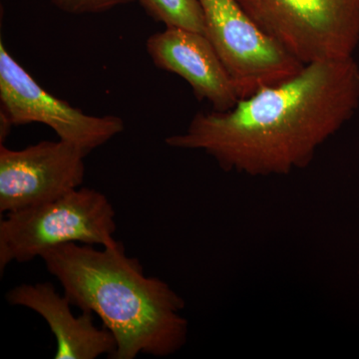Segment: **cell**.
I'll use <instances>...</instances> for the list:
<instances>
[{
  "label": "cell",
  "mask_w": 359,
  "mask_h": 359,
  "mask_svg": "<svg viewBox=\"0 0 359 359\" xmlns=\"http://www.w3.org/2000/svg\"><path fill=\"white\" fill-rule=\"evenodd\" d=\"M358 107L359 65L353 56L314 61L231 109L198 113L185 132L165 143L203 151L226 172L287 175L309 166Z\"/></svg>",
  "instance_id": "1"
},
{
  "label": "cell",
  "mask_w": 359,
  "mask_h": 359,
  "mask_svg": "<svg viewBox=\"0 0 359 359\" xmlns=\"http://www.w3.org/2000/svg\"><path fill=\"white\" fill-rule=\"evenodd\" d=\"M73 306L96 314L114 337L112 359L167 358L188 339L185 301L166 282L148 276L123 244L113 249L71 243L40 257Z\"/></svg>",
  "instance_id": "2"
},
{
  "label": "cell",
  "mask_w": 359,
  "mask_h": 359,
  "mask_svg": "<svg viewBox=\"0 0 359 359\" xmlns=\"http://www.w3.org/2000/svg\"><path fill=\"white\" fill-rule=\"evenodd\" d=\"M116 212L104 194L80 187L45 204L7 212L0 219V271L11 263H28L46 250L71 243L107 249L114 238Z\"/></svg>",
  "instance_id": "3"
},
{
  "label": "cell",
  "mask_w": 359,
  "mask_h": 359,
  "mask_svg": "<svg viewBox=\"0 0 359 359\" xmlns=\"http://www.w3.org/2000/svg\"><path fill=\"white\" fill-rule=\"evenodd\" d=\"M269 36L302 63L353 56L359 0H238Z\"/></svg>",
  "instance_id": "4"
},
{
  "label": "cell",
  "mask_w": 359,
  "mask_h": 359,
  "mask_svg": "<svg viewBox=\"0 0 359 359\" xmlns=\"http://www.w3.org/2000/svg\"><path fill=\"white\" fill-rule=\"evenodd\" d=\"M205 34L233 79L240 99L294 76L304 63L285 50L238 0H199Z\"/></svg>",
  "instance_id": "5"
},
{
  "label": "cell",
  "mask_w": 359,
  "mask_h": 359,
  "mask_svg": "<svg viewBox=\"0 0 359 359\" xmlns=\"http://www.w3.org/2000/svg\"><path fill=\"white\" fill-rule=\"evenodd\" d=\"M0 140L13 126L40 123L59 139L89 153L124 131V121L114 115L92 116L51 95L33 79L0 43Z\"/></svg>",
  "instance_id": "6"
},
{
  "label": "cell",
  "mask_w": 359,
  "mask_h": 359,
  "mask_svg": "<svg viewBox=\"0 0 359 359\" xmlns=\"http://www.w3.org/2000/svg\"><path fill=\"white\" fill-rule=\"evenodd\" d=\"M88 153L62 141L21 150L0 145V212L21 211L58 199L84 183Z\"/></svg>",
  "instance_id": "7"
},
{
  "label": "cell",
  "mask_w": 359,
  "mask_h": 359,
  "mask_svg": "<svg viewBox=\"0 0 359 359\" xmlns=\"http://www.w3.org/2000/svg\"><path fill=\"white\" fill-rule=\"evenodd\" d=\"M146 49L156 67L174 73L190 85L196 98L215 111H226L240 100L233 79L205 33L166 27L149 37Z\"/></svg>",
  "instance_id": "8"
},
{
  "label": "cell",
  "mask_w": 359,
  "mask_h": 359,
  "mask_svg": "<svg viewBox=\"0 0 359 359\" xmlns=\"http://www.w3.org/2000/svg\"><path fill=\"white\" fill-rule=\"evenodd\" d=\"M6 301L44 318L55 337V359L111 358L115 353L117 346L109 330L97 327L89 311L75 316L68 297L51 283H21L7 292Z\"/></svg>",
  "instance_id": "9"
},
{
  "label": "cell",
  "mask_w": 359,
  "mask_h": 359,
  "mask_svg": "<svg viewBox=\"0 0 359 359\" xmlns=\"http://www.w3.org/2000/svg\"><path fill=\"white\" fill-rule=\"evenodd\" d=\"M146 13L166 27L205 33V20L199 0H138Z\"/></svg>",
  "instance_id": "10"
},
{
  "label": "cell",
  "mask_w": 359,
  "mask_h": 359,
  "mask_svg": "<svg viewBox=\"0 0 359 359\" xmlns=\"http://www.w3.org/2000/svg\"><path fill=\"white\" fill-rule=\"evenodd\" d=\"M136 1L138 0H51L59 11L75 15L102 13Z\"/></svg>",
  "instance_id": "11"
},
{
  "label": "cell",
  "mask_w": 359,
  "mask_h": 359,
  "mask_svg": "<svg viewBox=\"0 0 359 359\" xmlns=\"http://www.w3.org/2000/svg\"><path fill=\"white\" fill-rule=\"evenodd\" d=\"M358 276H359V268H358Z\"/></svg>",
  "instance_id": "12"
}]
</instances>
